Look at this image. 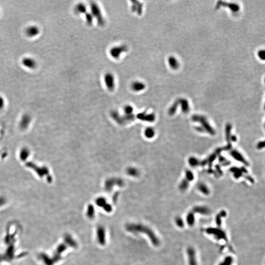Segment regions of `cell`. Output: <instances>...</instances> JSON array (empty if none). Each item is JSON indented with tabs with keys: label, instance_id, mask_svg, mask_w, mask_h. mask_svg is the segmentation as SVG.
Masks as SVG:
<instances>
[{
	"label": "cell",
	"instance_id": "3957f363",
	"mask_svg": "<svg viewBox=\"0 0 265 265\" xmlns=\"http://www.w3.org/2000/svg\"><path fill=\"white\" fill-rule=\"evenodd\" d=\"M128 47L125 45L113 47L110 50V55L114 59H118L122 54L127 52Z\"/></svg>",
	"mask_w": 265,
	"mask_h": 265
},
{
	"label": "cell",
	"instance_id": "ba28073f",
	"mask_svg": "<svg viewBox=\"0 0 265 265\" xmlns=\"http://www.w3.org/2000/svg\"><path fill=\"white\" fill-rule=\"evenodd\" d=\"M169 65L172 69H177L179 68V63L177 60L174 57H170L168 59Z\"/></svg>",
	"mask_w": 265,
	"mask_h": 265
},
{
	"label": "cell",
	"instance_id": "30bf717a",
	"mask_svg": "<svg viewBox=\"0 0 265 265\" xmlns=\"http://www.w3.org/2000/svg\"><path fill=\"white\" fill-rule=\"evenodd\" d=\"M225 5H227L231 11L233 12H238L240 10L239 5L237 4H226L225 3H222Z\"/></svg>",
	"mask_w": 265,
	"mask_h": 265
},
{
	"label": "cell",
	"instance_id": "277c9868",
	"mask_svg": "<svg viewBox=\"0 0 265 265\" xmlns=\"http://www.w3.org/2000/svg\"><path fill=\"white\" fill-rule=\"evenodd\" d=\"M23 65L29 69H34L37 66L36 61L31 58H25L22 60Z\"/></svg>",
	"mask_w": 265,
	"mask_h": 265
},
{
	"label": "cell",
	"instance_id": "5b68a950",
	"mask_svg": "<svg viewBox=\"0 0 265 265\" xmlns=\"http://www.w3.org/2000/svg\"><path fill=\"white\" fill-rule=\"evenodd\" d=\"M39 29L36 26L29 27L26 30V33L29 37H33L39 33Z\"/></svg>",
	"mask_w": 265,
	"mask_h": 265
},
{
	"label": "cell",
	"instance_id": "4fadbf2b",
	"mask_svg": "<svg viewBox=\"0 0 265 265\" xmlns=\"http://www.w3.org/2000/svg\"><path fill=\"white\" fill-rule=\"evenodd\" d=\"M258 59L263 62H265V49H261L258 50L257 53Z\"/></svg>",
	"mask_w": 265,
	"mask_h": 265
},
{
	"label": "cell",
	"instance_id": "7c38bea8",
	"mask_svg": "<svg viewBox=\"0 0 265 265\" xmlns=\"http://www.w3.org/2000/svg\"><path fill=\"white\" fill-rule=\"evenodd\" d=\"M180 101L181 102V105H182L183 111L184 112H188L189 110V105L187 100L182 99Z\"/></svg>",
	"mask_w": 265,
	"mask_h": 265
},
{
	"label": "cell",
	"instance_id": "5bb4252c",
	"mask_svg": "<svg viewBox=\"0 0 265 265\" xmlns=\"http://www.w3.org/2000/svg\"><path fill=\"white\" fill-rule=\"evenodd\" d=\"M28 122H30V117L27 115H25L23 116L21 121V124L22 125L24 126H26V125H27Z\"/></svg>",
	"mask_w": 265,
	"mask_h": 265
},
{
	"label": "cell",
	"instance_id": "9a60e30c",
	"mask_svg": "<svg viewBox=\"0 0 265 265\" xmlns=\"http://www.w3.org/2000/svg\"><path fill=\"white\" fill-rule=\"evenodd\" d=\"M178 105V102H175V103L172 106V107L171 108L169 112H171V113H174V112H175V110L177 107Z\"/></svg>",
	"mask_w": 265,
	"mask_h": 265
},
{
	"label": "cell",
	"instance_id": "6da1fadb",
	"mask_svg": "<svg viewBox=\"0 0 265 265\" xmlns=\"http://www.w3.org/2000/svg\"><path fill=\"white\" fill-rule=\"evenodd\" d=\"M91 14L93 18L96 19L97 24L100 26H103L105 24V20L99 6L95 3L91 2L90 4Z\"/></svg>",
	"mask_w": 265,
	"mask_h": 265
},
{
	"label": "cell",
	"instance_id": "52a82bcc",
	"mask_svg": "<svg viewBox=\"0 0 265 265\" xmlns=\"http://www.w3.org/2000/svg\"><path fill=\"white\" fill-rule=\"evenodd\" d=\"M74 11L78 14H85L87 12L86 5L83 3H79L75 5Z\"/></svg>",
	"mask_w": 265,
	"mask_h": 265
},
{
	"label": "cell",
	"instance_id": "8992f818",
	"mask_svg": "<svg viewBox=\"0 0 265 265\" xmlns=\"http://www.w3.org/2000/svg\"><path fill=\"white\" fill-rule=\"evenodd\" d=\"M131 89L135 92H139L145 90V86L143 82L140 81H135L131 85Z\"/></svg>",
	"mask_w": 265,
	"mask_h": 265
},
{
	"label": "cell",
	"instance_id": "2e32d148",
	"mask_svg": "<svg viewBox=\"0 0 265 265\" xmlns=\"http://www.w3.org/2000/svg\"><path fill=\"white\" fill-rule=\"evenodd\" d=\"M5 105V100L2 96H0V110L3 108Z\"/></svg>",
	"mask_w": 265,
	"mask_h": 265
},
{
	"label": "cell",
	"instance_id": "7a4b0ae2",
	"mask_svg": "<svg viewBox=\"0 0 265 265\" xmlns=\"http://www.w3.org/2000/svg\"><path fill=\"white\" fill-rule=\"evenodd\" d=\"M104 81L108 90L114 91L115 88V77L111 72H107L104 76Z\"/></svg>",
	"mask_w": 265,
	"mask_h": 265
},
{
	"label": "cell",
	"instance_id": "8fae6325",
	"mask_svg": "<svg viewBox=\"0 0 265 265\" xmlns=\"http://www.w3.org/2000/svg\"><path fill=\"white\" fill-rule=\"evenodd\" d=\"M85 19H86V23L88 25L91 26L92 25L94 18L92 15V14H91V13L86 12V13L85 14Z\"/></svg>",
	"mask_w": 265,
	"mask_h": 265
},
{
	"label": "cell",
	"instance_id": "9c48e42d",
	"mask_svg": "<svg viewBox=\"0 0 265 265\" xmlns=\"http://www.w3.org/2000/svg\"><path fill=\"white\" fill-rule=\"evenodd\" d=\"M136 2V3H135V1L132 2V10L134 12L135 11H137L138 14H141V12H142V5L141 4H140L138 2Z\"/></svg>",
	"mask_w": 265,
	"mask_h": 265
}]
</instances>
